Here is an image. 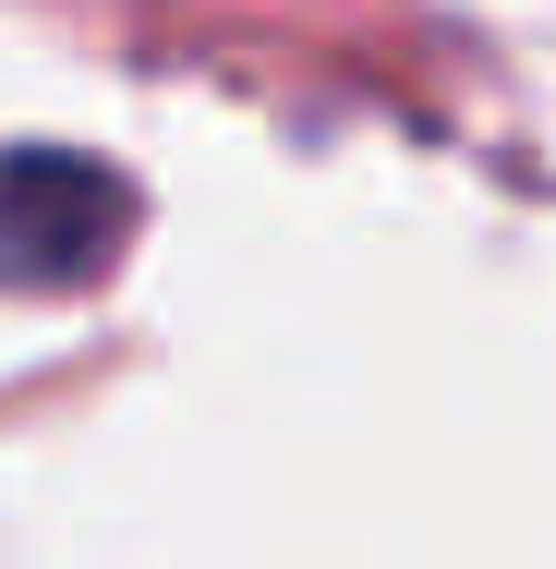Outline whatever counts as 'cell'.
Segmentation results:
<instances>
[{"mask_svg":"<svg viewBox=\"0 0 556 569\" xmlns=\"http://www.w3.org/2000/svg\"><path fill=\"white\" fill-rule=\"evenodd\" d=\"M133 230V182L73 146H12L0 158V291H73L110 267Z\"/></svg>","mask_w":556,"mask_h":569,"instance_id":"6da1fadb","label":"cell"}]
</instances>
